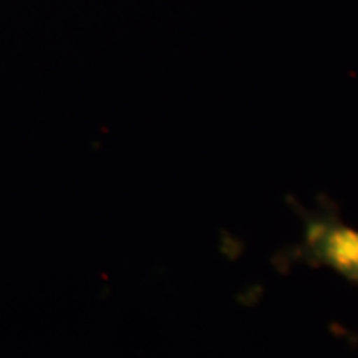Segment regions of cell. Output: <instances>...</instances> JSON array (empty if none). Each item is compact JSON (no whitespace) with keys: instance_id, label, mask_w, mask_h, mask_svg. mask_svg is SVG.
Instances as JSON below:
<instances>
[{"instance_id":"obj_2","label":"cell","mask_w":358,"mask_h":358,"mask_svg":"<svg viewBox=\"0 0 358 358\" xmlns=\"http://www.w3.org/2000/svg\"><path fill=\"white\" fill-rule=\"evenodd\" d=\"M332 332L335 335H338V337L347 338L350 343H355V345H358V335L348 332V330H345V329H342V327H340L338 324H334L332 325Z\"/></svg>"},{"instance_id":"obj_1","label":"cell","mask_w":358,"mask_h":358,"mask_svg":"<svg viewBox=\"0 0 358 358\" xmlns=\"http://www.w3.org/2000/svg\"><path fill=\"white\" fill-rule=\"evenodd\" d=\"M290 208L303 222L301 243L282 250L274 257L279 272L295 264L332 268L352 284H358V229L343 221L337 204L325 194L317 196V209H306L294 198Z\"/></svg>"}]
</instances>
